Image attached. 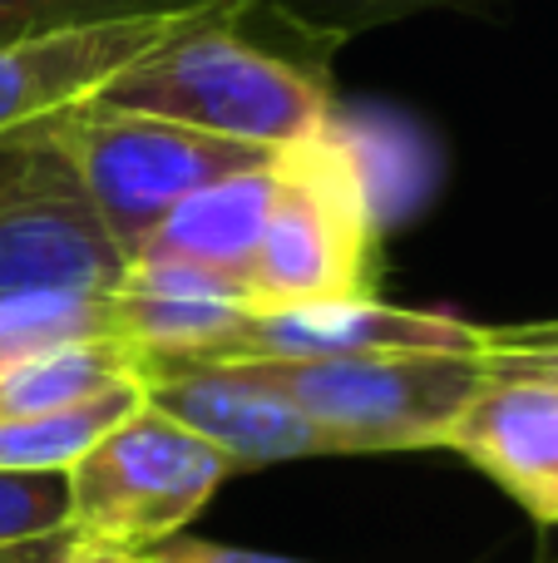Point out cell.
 Segmentation results:
<instances>
[{"mask_svg":"<svg viewBox=\"0 0 558 563\" xmlns=\"http://www.w3.org/2000/svg\"><path fill=\"white\" fill-rule=\"evenodd\" d=\"M233 25L237 20H208L183 30L164 49L138 59L124 79H114L94 109L168 119L272 154L316 139L332 124L326 85L312 69L247 45L243 35H233Z\"/></svg>","mask_w":558,"mask_h":563,"instance_id":"obj_1","label":"cell"},{"mask_svg":"<svg viewBox=\"0 0 558 563\" xmlns=\"http://www.w3.org/2000/svg\"><path fill=\"white\" fill-rule=\"evenodd\" d=\"M376 213L371 174L336 119L306 144L277 154V198L253 257L257 311L297 301L376 297Z\"/></svg>","mask_w":558,"mask_h":563,"instance_id":"obj_2","label":"cell"},{"mask_svg":"<svg viewBox=\"0 0 558 563\" xmlns=\"http://www.w3.org/2000/svg\"><path fill=\"white\" fill-rule=\"evenodd\" d=\"M237 371L342 435L351 455L445 450L460 410L490 380L484 356H440V351L346 361H237Z\"/></svg>","mask_w":558,"mask_h":563,"instance_id":"obj_3","label":"cell"},{"mask_svg":"<svg viewBox=\"0 0 558 563\" xmlns=\"http://www.w3.org/2000/svg\"><path fill=\"white\" fill-rule=\"evenodd\" d=\"M227 475L223 450L144 400L65 470L69 534L148 554L183 534Z\"/></svg>","mask_w":558,"mask_h":563,"instance_id":"obj_4","label":"cell"},{"mask_svg":"<svg viewBox=\"0 0 558 563\" xmlns=\"http://www.w3.org/2000/svg\"><path fill=\"white\" fill-rule=\"evenodd\" d=\"M55 134L65 144V154L75 158L85 194L94 198L109 238L119 243V253L129 263L144 253L154 228L188 194L277 158L272 148L213 139L148 114H114V109L94 104L55 119Z\"/></svg>","mask_w":558,"mask_h":563,"instance_id":"obj_5","label":"cell"},{"mask_svg":"<svg viewBox=\"0 0 558 563\" xmlns=\"http://www.w3.org/2000/svg\"><path fill=\"white\" fill-rule=\"evenodd\" d=\"M124 267L55 124L0 139V297L114 291Z\"/></svg>","mask_w":558,"mask_h":563,"instance_id":"obj_6","label":"cell"},{"mask_svg":"<svg viewBox=\"0 0 558 563\" xmlns=\"http://www.w3.org/2000/svg\"><path fill=\"white\" fill-rule=\"evenodd\" d=\"M247 10H188V15H134L99 20V25H69L49 35H30L0 45V139L35 124L89 109L114 79H124L138 59L164 49L183 30L208 20H243Z\"/></svg>","mask_w":558,"mask_h":563,"instance_id":"obj_7","label":"cell"},{"mask_svg":"<svg viewBox=\"0 0 558 563\" xmlns=\"http://www.w3.org/2000/svg\"><path fill=\"white\" fill-rule=\"evenodd\" d=\"M480 356V327L445 311L391 307L381 297H336V301H297L243 317L213 351L203 356H164L198 361V366H237V361H346V356Z\"/></svg>","mask_w":558,"mask_h":563,"instance_id":"obj_8","label":"cell"},{"mask_svg":"<svg viewBox=\"0 0 558 563\" xmlns=\"http://www.w3.org/2000/svg\"><path fill=\"white\" fill-rule=\"evenodd\" d=\"M144 400L217 445L233 470H263L282 460L351 455L342 435L282 400L277 390L247 380L237 366H198V361L138 356Z\"/></svg>","mask_w":558,"mask_h":563,"instance_id":"obj_9","label":"cell"},{"mask_svg":"<svg viewBox=\"0 0 558 563\" xmlns=\"http://www.w3.org/2000/svg\"><path fill=\"white\" fill-rule=\"evenodd\" d=\"M445 450L490 475L539 525L558 529V386L490 371V380L450 426Z\"/></svg>","mask_w":558,"mask_h":563,"instance_id":"obj_10","label":"cell"},{"mask_svg":"<svg viewBox=\"0 0 558 563\" xmlns=\"http://www.w3.org/2000/svg\"><path fill=\"white\" fill-rule=\"evenodd\" d=\"M109 301L114 336L138 356H203L257 311L243 282L178 257H134Z\"/></svg>","mask_w":558,"mask_h":563,"instance_id":"obj_11","label":"cell"},{"mask_svg":"<svg viewBox=\"0 0 558 563\" xmlns=\"http://www.w3.org/2000/svg\"><path fill=\"white\" fill-rule=\"evenodd\" d=\"M272 198H277V158L263 168H247V174L217 178V184L188 194L154 228V238L144 243L138 257H178V263H198L208 273H223L247 287L267 218H272Z\"/></svg>","mask_w":558,"mask_h":563,"instance_id":"obj_12","label":"cell"},{"mask_svg":"<svg viewBox=\"0 0 558 563\" xmlns=\"http://www.w3.org/2000/svg\"><path fill=\"white\" fill-rule=\"evenodd\" d=\"M124 380H138V351L124 346L119 336L40 351V356L0 371V426L55 416V410H69L79 400H94L104 390L124 386Z\"/></svg>","mask_w":558,"mask_h":563,"instance_id":"obj_13","label":"cell"},{"mask_svg":"<svg viewBox=\"0 0 558 563\" xmlns=\"http://www.w3.org/2000/svg\"><path fill=\"white\" fill-rule=\"evenodd\" d=\"M138 406H144V380H124V386L104 390L94 400H79L69 410H55V416L5 420L0 426V470H15V475H65L75 460H85V450L104 430H114Z\"/></svg>","mask_w":558,"mask_h":563,"instance_id":"obj_14","label":"cell"},{"mask_svg":"<svg viewBox=\"0 0 558 563\" xmlns=\"http://www.w3.org/2000/svg\"><path fill=\"white\" fill-rule=\"evenodd\" d=\"M114 336L109 291H25L0 297V371L75 341Z\"/></svg>","mask_w":558,"mask_h":563,"instance_id":"obj_15","label":"cell"},{"mask_svg":"<svg viewBox=\"0 0 558 563\" xmlns=\"http://www.w3.org/2000/svg\"><path fill=\"white\" fill-rule=\"evenodd\" d=\"M445 5H480V0H257L253 10L282 20L312 49H336L351 35H366L376 25H391V20L421 15V10H445Z\"/></svg>","mask_w":558,"mask_h":563,"instance_id":"obj_16","label":"cell"},{"mask_svg":"<svg viewBox=\"0 0 558 563\" xmlns=\"http://www.w3.org/2000/svg\"><path fill=\"white\" fill-rule=\"evenodd\" d=\"M253 10L257 0H0V45L69 25H99V20L134 15H188V10Z\"/></svg>","mask_w":558,"mask_h":563,"instance_id":"obj_17","label":"cell"},{"mask_svg":"<svg viewBox=\"0 0 558 563\" xmlns=\"http://www.w3.org/2000/svg\"><path fill=\"white\" fill-rule=\"evenodd\" d=\"M69 534L65 475H15L0 470V549Z\"/></svg>","mask_w":558,"mask_h":563,"instance_id":"obj_18","label":"cell"},{"mask_svg":"<svg viewBox=\"0 0 558 563\" xmlns=\"http://www.w3.org/2000/svg\"><path fill=\"white\" fill-rule=\"evenodd\" d=\"M138 563H312V559H287V554H263V549H237V544H208V539H168V544L138 554Z\"/></svg>","mask_w":558,"mask_h":563,"instance_id":"obj_19","label":"cell"},{"mask_svg":"<svg viewBox=\"0 0 558 563\" xmlns=\"http://www.w3.org/2000/svg\"><path fill=\"white\" fill-rule=\"evenodd\" d=\"M480 351H558V321H524V327H480Z\"/></svg>","mask_w":558,"mask_h":563,"instance_id":"obj_20","label":"cell"},{"mask_svg":"<svg viewBox=\"0 0 558 563\" xmlns=\"http://www.w3.org/2000/svg\"><path fill=\"white\" fill-rule=\"evenodd\" d=\"M490 371H514V376H539L558 386V351H480Z\"/></svg>","mask_w":558,"mask_h":563,"instance_id":"obj_21","label":"cell"},{"mask_svg":"<svg viewBox=\"0 0 558 563\" xmlns=\"http://www.w3.org/2000/svg\"><path fill=\"white\" fill-rule=\"evenodd\" d=\"M55 563H138V554H129V549H119V544H104V539L69 534Z\"/></svg>","mask_w":558,"mask_h":563,"instance_id":"obj_22","label":"cell"},{"mask_svg":"<svg viewBox=\"0 0 558 563\" xmlns=\"http://www.w3.org/2000/svg\"><path fill=\"white\" fill-rule=\"evenodd\" d=\"M69 534H55V539H35V544H10L0 549V563H55L59 549H65Z\"/></svg>","mask_w":558,"mask_h":563,"instance_id":"obj_23","label":"cell"}]
</instances>
